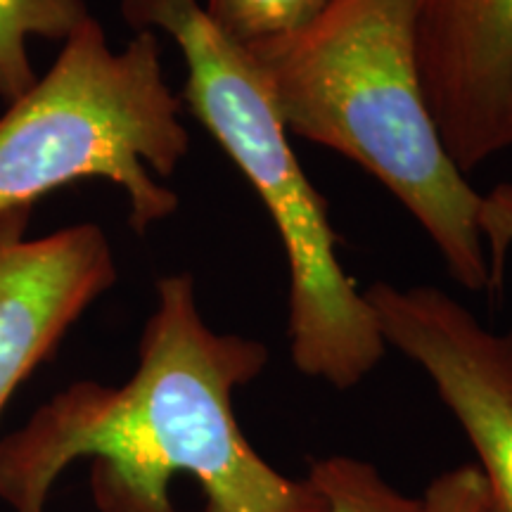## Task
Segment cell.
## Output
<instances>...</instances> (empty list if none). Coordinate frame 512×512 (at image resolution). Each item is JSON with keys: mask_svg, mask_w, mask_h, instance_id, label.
I'll return each mask as SVG.
<instances>
[{"mask_svg": "<svg viewBox=\"0 0 512 512\" xmlns=\"http://www.w3.org/2000/svg\"><path fill=\"white\" fill-rule=\"evenodd\" d=\"M155 294L124 384H69L0 439V498L43 512L86 458L98 512H330L309 479L256 453L235 415V392L271 361L266 344L209 328L190 273L162 275Z\"/></svg>", "mask_w": 512, "mask_h": 512, "instance_id": "cell-1", "label": "cell"}, {"mask_svg": "<svg viewBox=\"0 0 512 512\" xmlns=\"http://www.w3.org/2000/svg\"><path fill=\"white\" fill-rule=\"evenodd\" d=\"M287 133L339 152L406 207L458 285L491 292L482 195L448 155L415 57V0H335L247 50Z\"/></svg>", "mask_w": 512, "mask_h": 512, "instance_id": "cell-2", "label": "cell"}, {"mask_svg": "<svg viewBox=\"0 0 512 512\" xmlns=\"http://www.w3.org/2000/svg\"><path fill=\"white\" fill-rule=\"evenodd\" d=\"M136 31H164L185 60L181 102L252 185L287 261V342L304 377L347 392L387 354L366 294L337 256L328 202L290 145L247 50L228 41L200 0H121Z\"/></svg>", "mask_w": 512, "mask_h": 512, "instance_id": "cell-3", "label": "cell"}, {"mask_svg": "<svg viewBox=\"0 0 512 512\" xmlns=\"http://www.w3.org/2000/svg\"><path fill=\"white\" fill-rule=\"evenodd\" d=\"M181 112L155 31L112 50L98 19H83L53 67L0 114V214L102 178L124 190L128 226L145 235L181 204L162 185L190 150Z\"/></svg>", "mask_w": 512, "mask_h": 512, "instance_id": "cell-4", "label": "cell"}, {"mask_svg": "<svg viewBox=\"0 0 512 512\" xmlns=\"http://www.w3.org/2000/svg\"><path fill=\"white\" fill-rule=\"evenodd\" d=\"M387 347L425 370L479 458L486 512H512V330L484 328L432 285L368 287Z\"/></svg>", "mask_w": 512, "mask_h": 512, "instance_id": "cell-5", "label": "cell"}, {"mask_svg": "<svg viewBox=\"0 0 512 512\" xmlns=\"http://www.w3.org/2000/svg\"><path fill=\"white\" fill-rule=\"evenodd\" d=\"M415 57L465 176L512 147V0H415Z\"/></svg>", "mask_w": 512, "mask_h": 512, "instance_id": "cell-6", "label": "cell"}, {"mask_svg": "<svg viewBox=\"0 0 512 512\" xmlns=\"http://www.w3.org/2000/svg\"><path fill=\"white\" fill-rule=\"evenodd\" d=\"M31 209L0 214V415L83 313L119 280L105 230L95 223L29 240Z\"/></svg>", "mask_w": 512, "mask_h": 512, "instance_id": "cell-7", "label": "cell"}, {"mask_svg": "<svg viewBox=\"0 0 512 512\" xmlns=\"http://www.w3.org/2000/svg\"><path fill=\"white\" fill-rule=\"evenodd\" d=\"M88 17L86 0H0V100L10 105L38 79L29 38L64 41Z\"/></svg>", "mask_w": 512, "mask_h": 512, "instance_id": "cell-8", "label": "cell"}, {"mask_svg": "<svg viewBox=\"0 0 512 512\" xmlns=\"http://www.w3.org/2000/svg\"><path fill=\"white\" fill-rule=\"evenodd\" d=\"M204 15L228 41L256 48L309 27L335 0H200Z\"/></svg>", "mask_w": 512, "mask_h": 512, "instance_id": "cell-9", "label": "cell"}, {"mask_svg": "<svg viewBox=\"0 0 512 512\" xmlns=\"http://www.w3.org/2000/svg\"><path fill=\"white\" fill-rule=\"evenodd\" d=\"M309 482L330 512H413L415 498L401 494L375 465L354 456L311 460Z\"/></svg>", "mask_w": 512, "mask_h": 512, "instance_id": "cell-10", "label": "cell"}, {"mask_svg": "<svg viewBox=\"0 0 512 512\" xmlns=\"http://www.w3.org/2000/svg\"><path fill=\"white\" fill-rule=\"evenodd\" d=\"M477 228L484 240L489 259L491 294L501 292L505 278V261L512 247V185L501 183L482 195L477 214Z\"/></svg>", "mask_w": 512, "mask_h": 512, "instance_id": "cell-11", "label": "cell"}, {"mask_svg": "<svg viewBox=\"0 0 512 512\" xmlns=\"http://www.w3.org/2000/svg\"><path fill=\"white\" fill-rule=\"evenodd\" d=\"M413 512H486V486L479 467L465 463L441 472L415 498Z\"/></svg>", "mask_w": 512, "mask_h": 512, "instance_id": "cell-12", "label": "cell"}]
</instances>
